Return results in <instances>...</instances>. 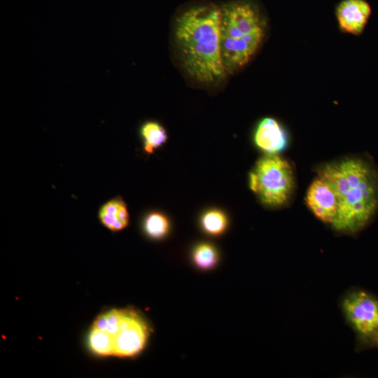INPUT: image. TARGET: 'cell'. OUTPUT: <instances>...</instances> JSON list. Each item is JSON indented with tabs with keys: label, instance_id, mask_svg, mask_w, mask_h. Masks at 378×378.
I'll return each mask as SVG.
<instances>
[{
	"label": "cell",
	"instance_id": "9c48e42d",
	"mask_svg": "<svg viewBox=\"0 0 378 378\" xmlns=\"http://www.w3.org/2000/svg\"><path fill=\"white\" fill-rule=\"evenodd\" d=\"M254 141L258 148L269 154H276L286 148L288 136L279 122L267 117L258 124Z\"/></svg>",
	"mask_w": 378,
	"mask_h": 378
},
{
	"label": "cell",
	"instance_id": "8992f818",
	"mask_svg": "<svg viewBox=\"0 0 378 378\" xmlns=\"http://www.w3.org/2000/svg\"><path fill=\"white\" fill-rule=\"evenodd\" d=\"M341 307L346 321L363 340L378 330V300L370 294L351 291L343 298Z\"/></svg>",
	"mask_w": 378,
	"mask_h": 378
},
{
	"label": "cell",
	"instance_id": "3957f363",
	"mask_svg": "<svg viewBox=\"0 0 378 378\" xmlns=\"http://www.w3.org/2000/svg\"><path fill=\"white\" fill-rule=\"evenodd\" d=\"M221 55L227 74L245 66L260 48L266 22L258 6L251 0H236L220 7Z\"/></svg>",
	"mask_w": 378,
	"mask_h": 378
},
{
	"label": "cell",
	"instance_id": "5bb4252c",
	"mask_svg": "<svg viewBox=\"0 0 378 378\" xmlns=\"http://www.w3.org/2000/svg\"><path fill=\"white\" fill-rule=\"evenodd\" d=\"M202 224L206 232L211 234H218L225 230L227 225V219L223 213L214 210L204 215Z\"/></svg>",
	"mask_w": 378,
	"mask_h": 378
},
{
	"label": "cell",
	"instance_id": "9a60e30c",
	"mask_svg": "<svg viewBox=\"0 0 378 378\" xmlns=\"http://www.w3.org/2000/svg\"><path fill=\"white\" fill-rule=\"evenodd\" d=\"M365 341L370 342L372 346L378 347V330Z\"/></svg>",
	"mask_w": 378,
	"mask_h": 378
},
{
	"label": "cell",
	"instance_id": "30bf717a",
	"mask_svg": "<svg viewBox=\"0 0 378 378\" xmlns=\"http://www.w3.org/2000/svg\"><path fill=\"white\" fill-rule=\"evenodd\" d=\"M98 216L106 227L114 232L125 228L129 223L127 205L120 197L104 203L99 210Z\"/></svg>",
	"mask_w": 378,
	"mask_h": 378
},
{
	"label": "cell",
	"instance_id": "52a82bcc",
	"mask_svg": "<svg viewBox=\"0 0 378 378\" xmlns=\"http://www.w3.org/2000/svg\"><path fill=\"white\" fill-rule=\"evenodd\" d=\"M306 202L313 214L321 221L332 224L337 212V199L332 186L323 178H318L309 186Z\"/></svg>",
	"mask_w": 378,
	"mask_h": 378
},
{
	"label": "cell",
	"instance_id": "277c9868",
	"mask_svg": "<svg viewBox=\"0 0 378 378\" xmlns=\"http://www.w3.org/2000/svg\"><path fill=\"white\" fill-rule=\"evenodd\" d=\"M147 323L132 309H113L94 320L88 335L91 350L100 356L131 357L145 346Z\"/></svg>",
	"mask_w": 378,
	"mask_h": 378
},
{
	"label": "cell",
	"instance_id": "7a4b0ae2",
	"mask_svg": "<svg viewBox=\"0 0 378 378\" xmlns=\"http://www.w3.org/2000/svg\"><path fill=\"white\" fill-rule=\"evenodd\" d=\"M318 174L337 196L332 227L350 234L363 229L378 209V175L374 167L363 159L347 158L325 164Z\"/></svg>",
	"mask_w": 378,
	"mask_h": 378
},
{
	"label": "cell",
	"instance_id": "8fae6325",
	"mask_svg": "<svg viewBox=\"0 0 378 378\" xmlns=\"http://www.w3.org/2000/svg\"><path fill=\"white\" fill-rule=\"evenodd\" d=\"M140 133L144 139V150L148 153H152L167 139L164 127L155 121L145 122L141 127Z\"/></svg>",
	"mask_w": 378,
	"mask_h": 378
},
{
	"label": "cell",
	"instance_id": "5b68a950",
	"mask_svg": "<svg viewBox=\"0 0 378 378\" xmlns=\"http://www.w3.org/2000/svg\"><path fill=\"white\" fill-rule=\"evenodd\" d=\"M251 189L267 206H280L290 197L294 188L291 166L276 154L261 158L250 173Z\"/></svg>",
	"mask_w": 378,
	"mask_h": 378
},
{
	"label": "cell",
	"instance_id": "7c38bea8",
	"mask_svg": "<svg viewBox=\"0 0 378 378\" xmlns=\"http://www.w3.org/2000/svg\"><path fill=\"white\" fill-rule=\"evenodd\" d=\"M146 233L153 238H161L169 230V222L165 216L158 213H153L147 216L144 222Z\"/></svg>",
	"mask_w": 378,
	"mask_h": 378
},
{
	"label": "cell",
	"instance_id": "6da1fadb",
	"mask_svg": "<svg viewBox=\"0 0 378 378\" xmlns=\"http://www.w3.org/2000/svg\"><path fill=\"white\" fill-rule=\"evenodd\" d=\"M220 17V7L209 4L189 8L175 20L174 41L181 65L200 83H216L227 74L221 55Z\"/></svg>",
	"mask_w": 378,
	"mask_h": 378
},
{
	"label": "cell",
	"instance_id": "4fadbf2b",
	"mask_svg": "<svg viewBox=\"0 0 378 378\" xmlns=\"http://www.w3.org/2000/svg\"><path fill=\"white\" fill-rule=\"evenodd\" d=\"M195 263L202 269H210L217 262L216 249L209 244H203L195 248L193 254Z\"/></svg>",
	"mask_w": 378,
	"mask_h": 378
},
{
	"label": "cell",
	"instance_id": "ba28073f",
	"mask_svg": "<svg viewBox=\"0 0 378 378\" xmlns=\"http://www.w3.org/2000/svg\"><path fill=\"white\" fill-rule=\"evenodd\" d=\"M335 14L342 31L358 36L368 22L371 7L365 0H342Z\"/></svg>",
	"mask_w": 378,
	"mask_h": 378
}]
</instances>
